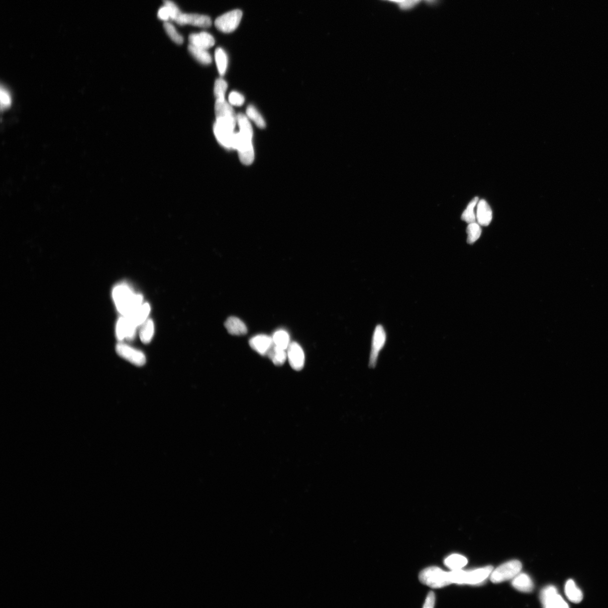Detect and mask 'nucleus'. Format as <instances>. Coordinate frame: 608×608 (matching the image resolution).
Wrapping results in <instances>:
<instances>
[{"label": "nucleus", "instance_id": "20e7f679", "mask_svg": "<svg viewBox=\"0 0 608 608\" xmlns=\"http://www.w3.org/2000/svg\"><path fill=\"white\" fill-rule=\"evenodd\" d=\"M216 123L234 130L237 117L232 106L224 100L216 101L215 103Z\"/></svg>", "mask_w": 608, "mask_h": 608}, {"label": "nucleus", "instance_id": "cd10ccee", "mask_svg": "<svg viewBox=\"0 0 608 608\" xmlns=\"http://www.w3.org/2000/svg\"><path fill=\"white\" fill-rule=\"evenodd\" d=\"M478 198H475L470 201L466 209L462 214L461 219L467 223L471 224L476 222V216L475 215L474 208L478 203Z\"/></svg>", "mask_w": 608, "mask_h": 608}, {"label": "nucleus", "instance_id": "423d86ee", "mask_svg": "<svg viewBox=\"0 0 608 608\" xmlns=\"http://www.w3.org/2000/svg\"><path fill=\"white\" fill-rule=\"evenodd\" d=\"M242 17V12L240 10H234L226 12L218 17L215 20V27L222 32H232L238 27Z\"/></svg>", "mask_w": 608, "mask_h": 608}, {"label": "nucleus", "instance_id": "58836bf2", "mask_svg": "<svg viewBox=\"0 0 608 608\" xmlns=\"http://www.w3.org/2000/svg\"><path fill=\"white\" fill-rule=\"evenodd\" d=\"M392 1H397V2H404V1H405V0H392Z\"/></svg>", "mask_w": 608, "mask_h": 608}, {"label": "nucleus", "instance_id": "bb28decb", "mask_svg": "<svg viewBox=\"0 0 608 608\" xmlns=\"http://www.w3.org/2000/svg\"><path fill=\"white\" fill-rule=\"evenodd\" d=\"M215 61L220 75H224L228 66V57L225 51L221 48H217L215 53Z\"/></svg>", "mask_w": 608, "mask_h": 608}, {"label": "nucleus", "instance_id": "412c9836", "mask_svg": "<svg viewBox=\"0 0 608 608\" xmlns=\"http://www.w3.org/2000/svg\"><path fill=\"white\" fill-rule=\"evenodd\" d=\"M565 592L569 600L573 603H579L583 599V594L572 580L567 582L565 586Z\"/></svg>", "mask_w": 608, "mask_h": 608}, {"label": "nucleus", "instance_id": "2eb2a0df", "mask_svg": "<svg viewBox=\"0 0 608 608\" xmlns=\"http://www.w3.org/2000/svg\"><path fill=\"white\" fill-rule=\"evenodd\" d=\"M251 348L260 355H267L273 345L272 337L265 335H258L252 337L249 341Z\"/></svg>", "mask_w": 608, "mask_h": 608}, {"label": "nucleus", "instance_id": "aec40b11", "mask_svg": "<svg viewBox=\"0 0 608 608\" xmlns=\"http://www.w3.org/2000/svg\"><path fill=\"white\" fill-rule=\"evenodd\" d=\"M150 311H151V306L148 303H145L142 304L131 315L126 317L129 318L136 327H138L147 320Z\"/></svg>", "mask_w": 608, "mask_h": 608}, {"label": "nucleus", "instance_id": "473e14b6", "mask_svg": "<svg viewBox=\"0 0 608 608\" xmlns=\"http://www.w3.org/2000/svg\"><path fill=\"white\" fill-rule=\"evenodd\" d=\"M164 3L165 5L168 6L170 8L171 14V19L176 21L182 12L179 10L178 6L173 1H170V0H165Z\"/></svg>", "mask_w": 608, "mask_h": 608}, {"label": "nucleus", "instance_id": "c85d7f7f", "mask_svg": "<svg viewBox=\"0 0 608 608\" xmlns=\"http://www.w3.org/2000/svg\"><path fill=\"white\" fill-rule=\"evenodd\" d=\"M466 232L468 234L467 242L469 244H473L480 237L482 229L479 224L476 222H473V223L469 224Z\"/></svg>", "mask_w": 608, "mask_h": 608}, {"label": "nucleus", "instance_id": "ddd939ff", "mask_svg": "<svg viewBox=\"0 0 608 608\" xmlns=\"http://www.w3.org/2000/svg\"><path fill=\"white\" fill-rule=\"evenodd\" d=\"M213 132L218 142L224 148L233 149V142L235 132L228 128L215 123Z\"/></svg>", "mask_w": 608, "mask_h": 608}, {"label": "nucleus", "instance_id": "4468645a", "mask_svg": "<svg viewBox=\"0 0 608 608\" xmlns=\"http://www.w3.org/2000/svg\"><path fill=\"white\" fill-rule=\"evenodd\" d=\"M493 571V567L487 566L475 569L474 571H465L464 584L478 585L485 581Z\"/></svg>", "mask_w": 608, "mask_h": 608}, {"label": "nucleus", "instance_id": "4c0bfd02", "mask_svg": "<svg viewBox=\"0 0 608 608\" xmlns=\"http://www.w3.org/2000/svg\"><path fill=\"white\" fill-rule=\"evenodd\" d=\"M418 1V0H405V1L404 2V6L405 7L410 6V5H413V4Z\"/></svg>", "mask_w": 608, "mask_h": 608}, {"label": "nucleus", "instance_id": "f03ea898", "mask_svg": "<svg viewBox=\"0 0 608 608\" xmlns=\"http://www.w3.org/2000/svg\"><path fill=\"white\" fill-rule=\"evenodd\" d=\"M112 295L115 306L122 316H129L143 304L142 295L135 294L125 283L115 285Z\"/></svg>", "mask_w": 608, "mask_h": 608}, {"label": "nucleus", "instance_id": "7ed1b4c3", "mask_svg": "<svg viewBox=\"0 0 608 608\" xmlns=\"http://www.w3.org/2000/svg\"><path fill=\"white\" fill-rule=\"evenodd\" d=\"M419 580L422 584L433 589H440L452 584L449 572L436 567L427 568L419 573Z\"/></svg>", "mask_w": 608, "mask_h": 608}, {"label": "nucleus", "instance_id": "9d476101", "mask_svg": "<svg viewBox=\"0 0 608 608\" xmlns=\"http://www.w3.org/2000/svg\"><path fill=\"white\" fill-rule=\"evenodd\" d=\"M136 325L126 316H122L117 320L115 325V335L119 342L124 340H133L136 335Z\"/></svg>", "mask_w": 608, "mask_h": 608}, {"label": "nucleus", "instance_id": "f8f14e48", "mask_svg": "<svg viewBox=\"0 0 608 608\" xmlns=\"http://www.w3.org/2000/svg\"><path fill=\"white\" fill-rule=\"evenodd\" d=\"M176 22L179 25L190 24L203 28L210 27L212 24L209 16L197 14L182 13Z\"/></svg>", "mask_w": 608, "mask_h": 608}, {"label": "nucleus", "instance_id": "c756f323", "mask_svg": "<svg viewBox=\"0 0 608 608\" xmlns=\"http://www.w3.org/2000/svg\"><path fill=\"white\" fill-rule=\"evenodd\" d=\"M246 113L247 116L255 122L257 126L260 128H264L265 127L264 119L262 115L259 113L254 106L250 105L248 106L246 110Z\"/></svg>", "mask_w": 608, "mask_h": 608}, {"label": "nucleus", "instance_id": "f257e3e1", "mask_svg": "<svg viewBox=\"0 0 608 608\" xmlns=\"http://www.w3.org/2000/svg\"><path fill=\"white\" fill-rule=\"evenodd\" d=\"M239 132H235L233 149H236L239 159L244 165H250L255 158L254 149L252 145L253 130L245 115L240 114L237 116Z\"/></svg>", "mask_w": 608, "mask_h": 608}, {"label": "nucleus", "instance_id": "9b49d317", "mask_svg": "<svg viewBox=\"0 0 608 608\" xmlns=\"http://www.w3.org/2000/svg\"><path fill=\"white\" fill-rule=\"evenodd\" d=\"M287 354L291 367L296 371L302 370L305 364V355L302 347L297 342H292L288 347Z\"/></svg>", "mask_w": 608, "mask_h": 608}, {"label": "nucleus", "instance_id": "dca6fc26", "mask_svg": "<svg viewBox=\"0 0 608 608\" xmlns=\"http://www.w3.org/2000/svg\"><path fill=\"white\" fill-rule=\"evenodd\" d=\"M189 41L191 45L205 50L211 48L215 44V39L212 36L205 32L191 34Z\"/></svg>", "mask_w": 608, "mask_h": 608}, {"label": "nucleus", "instance_id": "1a4fd4ad", "mask_svg": "<svg viewBox=\"0 0 608 608\" xmlns=\"http://www.w3.org/2000/svg\"><path fill=\"white\" fill-rule=\"evenodd\" d=\"M541 600L543 607L547 608H568L567 603L558 593V591L552 586H547L542 590Z\"/></svg>", "mask_w": 608, "mask_h": 608}, {"label": "nucleus", "instance_id": "a878e982", "mask_svg": "<svg viewBox=\"0 0 608 608\" xmlns=\"http://www.w3.org/2000/svg\"><path fill=\"white\" fill-rule=\"evenodd\" d=\"M272 339L274 344L282 349L286 350L290 344L289 334L282 329L274 333Z\"/></svg>", "mask_w": 608, "mask_h": 608}, {"label": "nucleus", "instance_id": "7c9ffc66", "mask_svg": "<svg viewBox=\"0 0 608 608\" xmlns=\"http://www.w3.org/2000/svg\"><path fill=\"white\" fill-rule=\"evenodd\" d=\"M227 87H228V85H227L226 81L223 79H219L216 81L215 85H214L213 91L216 101L225 100Z\"/></svg>", "mask_w": 608, "mask_h": 608}, {"label": "nucleus", "instance_id": "72a5a7b5", "mask_svg": "<svg viewBox=\"0 0 608 608\" xmlns=\"http://www.w3.org/2000/svg\"><path fill=\"white\" fill-rule=\"evenodd\" d=\"M229 101L231 105L235 106H241L245 101V98L243 96L237 92H233L230 94L229 96Z\"/></svg>", "mask_w": 608, "mask_h": 608}, {"label": "nucleus", "instance_id": "e433bc0d", "mask_svg": "<svg viewBox=\"0 0 608 608\" xmlns=\"http://www.w3.org/2000/svg\"><path fill=\"white\" fill-rule=\"evenodd\" d=\"M435 603V596L433 592H430L428 594L425 602L424 608H434Z\"/></svg>", "mask_w": 608, "mask_h": 608}, {"label": "nucleus", "instance_id": "a211bd4d", "mask_svg": "<svg viewBox=\"0 0 608 608\" xmlns=\"http://www.w3.org/2000/svg\"><path fill=\"white\" fill-rule=\"evenodd\" d=\"M227 331L231 335L236 336L245 335L247 332V328L241 319L235 316H230L225 323Z\"/></svg>", "mask_w": 608, "mask_h": 608}, {"label": "nucleus", "instance_id": "0eeeda50", "mask_svg": "<svg viewBox=\"0 0 608 608\" xmlns=\"http://www.w3.org/2000/svg\"><path fill=\"white\" fill-rule=\"evenodd\" d=\"M115 352L119 357L133 364L134 365L142 366L146 362V358L143 352L122 342H119L115 346Z\"/></svg>", "mask_w": 608, "mask_h": 608}, {"label": "nucleus", "instance_id": "6ab92c4d", "mask_svg": "<svg viewBox=\"0 0 608 608\" xmlns=\"http://www.w3.org/2000/svg\"><path fill=\"white\" fill-rule=\"evenodd\" d=\"M512 585L513 588L523 593L532 592L534 588L532 580L524 573L518 574L513 580Z\"/></svg>", "mask_w": 608, "mask_h": 608}, {"label": "nucleus", "instance_id": "2f4dec72", "mask_svg": "<svg viewBox=\"0 0 608 608\" xmlns=\"http://www.w3.org/2000/svg\"><path fill=\"white\" fill-rule=\"evenodd\" d=\"M164 27L166 32L171 40L177 44L181 45L183 44L184 41L183 37L180 35L172 24L165 22L164 24Z\"/></svg>", "mask_w": 608, "mask_h": 608}, {"label": "nucleus", "instance_id": "6e6552de", "mask_svg": "<svg viewBox=\"0 0 608 608\" xmlns=\"http://www.w3.org/2000/svg\"><path fill=\"white\" fill-rule=\"evenodd\" d=\"M387 341V333L382 325H377L372 337V348L370 354L369 366L375 368L379 357V353L384 348Z\"/></svg>", "mask_w": 608, "mask_h": 608}, {"label": "nucleus", "instance_id": "c9c22d12", "mask_svg": "<svg viewBox=\"0 0 608 608\" xmlns=\"http://www.w3.org/2000/svg\"><path fill=\"white\" fill-rule=\"evenodd\" d=\"M171 15L170 8L166 5L161 7L158 12V18L164 21L171 19Z\"/></svg>", "mask_w": 608, "mask_h": 608}, {"label": "nucleus", "instance_id": "f3484780", "mask_svg": "<svg viewBox=\"0 0 608 608\" xmlns=\"http://www.w3.org/2000/svg\"><path fill=\"white\" fill-rule=\"evenodd\" d=\"M477 219L479 225L488 226L492 219V209L485 200H481L477 205Z\"/></svg>", "mask_w": 608, "mask_h": 608}, {"label": "nucleus", "instance_id": "f704fd0d", "mask_svg": "<svg viewBox=\"0 0 608 608\" xmlns=\"http://www.w3.org/2000/svg\"><path fill=\"white\" fill-rule=\"evenodd\" d=\"M11 104V98L9 94L5 89H1V108H6Z\"/></svg>", "mask_w": 608, "mask_h": 608}, {"label": "nucleus", "instance_id": "4be33fe9", "mask_svg": "<svg viewBox=\"0 0 608 608\" xmlns=\"http://www.w3.org/2000/svg\"><path fill=\"white\" fill-rule=\"evenodd\" d=\"M285 350L273 344L267 355L275 365L282 366L284 365L288 358V354Z\"/></svg>", "mask_w": 608, "mask_h": 608}, {"label": "nucleus", "instance_id": "393cba45", "mask_svg": "<svg viewBox=\"0 0 608 608\" xmlns=\"http://www.w3.org/2000/svg\"><path fill=\"white\" fill-rule=\"evenodd\" d=\"M444 564L452 570H456L464 567L468 564V560L464 556L453 554L445 559Z\"/></svg>", "mask_w": 608, "mask_h": 608}, {"label": "nucleus", "instance_id": "5701e85b", "mask_svg": "<svg viewBox=\"0 0 608 608\" xmlns=\"http://www.w3.org/2000/svg\"><path fill=\"white\" fill-rule=\"evenodd\" d=\"M155 331L154 323L151 319H147L141 325L140 337L144 344H148L151 341Z\"/></svg>", "mask_w": 608, "mask_h": 608}, {"label": "nucleus", "instance_id": "b1692460", "mask_svg": "<svg viewBox=\"0 0 608 608\" xmlns=\"http://www.w3.org/2000/svg\"><path fill=\"white\" fill-rule=\"evenodd\" d=\"M188 50L193 56L201 63L206 64V65L211 63V57L207 50L199 48L191 44L188 46Z\"/></svg>", "mask_w": 608, "mask_h": 608}, {"label": "nucleus", "instance_id": "39448f33", "mask_svg": "<svg viewBox=\"0 0 608 608\" xmlns=\"http://www.w3.org/2000/svg\"><path fill=\"white\" fill-rule=\"evenodd\" d=\"M521 563L518 560L505 563L492 571L491 580L495 584L513 579L521 571Z\"/></svg>", "mask_w": 608, "mask_h": 608}]
</instances>
